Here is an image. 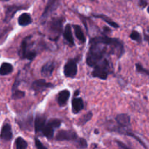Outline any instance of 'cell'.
Here are the masks:
<instances>
[{
  "mask_svg": "<svg viewBox=\"0 0 149 149\" xmlns=\"http://www.w3.org/2000/svg\"><path fill=\"white\" fill-rule=\"evenodd\" d=\"M124 53V44L118 38H111L106 35L95 36L90 40L86 63L87 65L93 68L107 56L115 55L119 59Z\"/></svg>",
  "mask_w": 149,
  "mask_h": 149,
  "instance_id": "1",
  "label": "cell"
},
{
  "mask_svg": "<svg viewBox=\"0 0 149 149\" xmlns=\"http://www.w3.org/2000/svg\"><path fill=\"white\" fill-rule=\"evenodd\" d=\"M32 36H26L20 43L19 49V56L23 60L32 61L36 57L37 52L32 49L33 42H31Z\"/></svg>",
  "mask_w": 149,
  "mask_h": 149,
  "instance_id": "2",
  "label": "cell"
},
{
  "mask_svg": "<svg viewBox=\"0 0 149 149\" xmlns=\"http://www.w3.org/2000/svg\"><path fill=\"white\" fill-rule=\"evenodd\" d=\"M64 18L63 17H53L48 24V38L49 40L56 42L61 36L63 31V23Z\"/></svg>",
  "mask_w": 149,
  "mask_h": 149,
  "instance_id": "3",
  "label": "cell"
},
{
  "mask_svg": "<svg viewBox=\"0 0 149 149\" xmlns=\"http://www.w3.org/2000/svg\"><path fill=\"white\" fill-rule=\"evenodd\" d=\"M111 66L110 62L107 58L103 59L101 62L97 63L93 67V71H92L91 75L94 78H99L100 79L106 80L108 76L110 74Z\"/></svg>",
  "mask_w": 149,
  "mask_h": 149,
  "instance_id": "4",
  "label": "cell"
},
{
  "mask_svg": "<svg viewBox=\"0 0 149 149\" xmlns=\"http://www.w3.org/2000/svg\"><path fill=\"white\" fill-rule=\"evenodd\" d=\"M117 127L114 128L113 130L117 131L119 133L126 134L128 131L130 130V116L127 113L118 114L115 118Z\"/></svg>",
  "mask_w": 149,
  "mask_h": 149,
  "instance_id": "5",
  "label": "cell"
},
{
  "mask_svg": "<svg viewBox=\"0 0 149 149\" xmlns=\"http://www.w3.org/2000/svg\"><path fill=\"white\" fill-rule=\"evenodd\" d=\"M62 121L59 119H51L49 121L46 122L45 127L42 130L41 132L45 137H46L48 140L52 139L54 136L55 130L60 127L61 125Z\"/></svg>",
  "mask_w": 149,
  "mask_h": 149,
  "instance_id": "6",
  "label": "cell"
},
{
  "mask_svg": "<svg viewBox=\"0 0 149 149\" xmlns=\"http://www.w3.org/2000/svg\"><path fill=\"white\" fill-rule=\"evenodd\" d=\"M61 1L62 0H48L45 9H44L42 16H41L40 21L42 24H44L46 22L48 17L58 8V7L61 5Z\"/></svg>",
  "mask_w": 149,
  "mask_h": 149,
  "instance_id": "7",
  "label": "cell"
},
{
  "mask_svg": "<svg viewBox=\"0 0 149 149\" xmlns=\"http://www.w3.org/2000/svg\"><path fill=\"white\" fill-rule=\"evenodd\" d=\"M78 138L77 132L72 130H62L58 131L55 136V141H76Z\"/></svg>",
  "mask_w": 149,
  "mask_h": 149,
  "instance_id": "8",
  "label": "cell"
},
{
  "mask_svg": "<svg viewBox=\"0 0 149 149\" xmlns=\"http://www.w3.org/2000/svg\"><path fill=\"white\" fill-rule=\"evenodd\" d=\"M78 71L77 68V62L75 59H69L66 63L63 68V73L65 77L68 78H74L76 77Z\"/></svg>",
  "mask_w": 149,
  "mask_h": 149,
  "instance_id": "9",
  "label": "cell"
},
{
  "mask_svg": "<svg viewBox=\"0 0 149 149\" xmlns=\"http://www.w3.org/2000/svg\"><path fill=\"white\" fill-rule=\"evenodd\" d=\"M54 87H55V85L53 84L47 82V81H45V79H37L33 81L31 86V89L36 94H38V93H42L47 89L53 88Z\"/></svg>",
  "mask_w": 149,
  "mask_h": 149,
  "instance_id": "10",
  "label": "cell"
},
{
  "mask_svg": "<svg viewBox=\"0 0 149 149\" xmlns=\"http://www.w3.org/2000/svg\"><path fill=\"white\" fill-rule=\"evenodd\" d=\"M26 7L23 5H18V4H13V5H8L4 7V21L5 23H8L12 20L15 13L20 10L26 9Z\"/></svg>",
  "mask_w": 149,
  "mask_h": 149,
  "instance_id": "11",
  "label": "cell"
},
{
  "mask_svg": "<svg viewBox=\"0 0 149 149\" xmlns=\"http://www.w3.org/2000/svg\"><path fill=\"white\" fill-rule=\"evenodd\" d=\"M19 84H20V79H19L18 74L15 80L13 87H12V99H13V100H19V99L23 98L26 95L25 92L18 89Z\"/></svg>",
  "mask_w": 149,
  "mask_h": 149,
  "instance_id": "12",
  "label": "cell"
},
{
  "mask_svg": "<svg viewBox=\"0 0 149 149\" xmlns=\"http://www.w3.org/2000/svg\"><path fill=\"white\" fill-rule=\"evenodd\" d=\"M13 138V130L10 124L4 123L1 127L0 139L4 141H10Z\"/></svg>",
  "mask_w": 149,
  "mask_h": 149,
  "instance_id": "13",
  "label": "cell"
},
{
  "mask_svg": "<svg viewBox=\"0 0 149 149\" xmlns=\"http://www.w3.org/2000/svg\"><path fill=\"white\" fill-rule=\"evenodd\" d=\"M47 122V117L45 114H40L38 113L36 115L34 120V130L35 133L38 134L40 133L42 130L45 127V124Z\"/></svg>",
  "mask_w": 149,
  "mask_h": 149,
  "instance_id": "14",
  "label": "cell"
},
{
  "mask_svg": "<svg viewBox=\"0 0 149 149\" xmlns=\"http://www.w3.org/2000/svg\"><path fill=\"white\" fill-rule=\"evenodd\" d=\"M55 68V63L53 61H49L44 64L41 68V74L43 77H49L52 76Z\"/></svg>",
  "mask_w": 149,
  "mask_h": 149,
  "instance_id": "15",
  "label": "cell"
},
{
  "mask_svg": "<svg viewBox=\"0 0 149 149\" xmlns=\"http://www.w3.org/2000/svg\"><path fill=\"white\" fill-rule=\"evenodd\" d=\"M17 122L20 129L23 130H31L33 126V117L30 116L25 119H21L19 120L17 119Z\"/></svg>",
  "mask_w": 149,
  "mask_h": 149,
  "instance_id": "16",
  "label": "cell"
},
{
  "mask_svg": "<svg viewBox=\"0 0 149 149\" xmlns=\"http://www.w3.org/2000/svg\"><path fill=\"white\" fill-rule=\"evenodd\" d=\"M71 93L68 90H61L58 95V97H57V101H58V105L60 106H64L67 104L68 99H69Z\"/></svg>",
  "mask_w": 149,
  "mask_h": 149,
  "instance_id": "17",
  "label": "cell"
},
{
  "mask_svg": "<svg viewBox=\"0 0 149 149\" xmlns=\"http://www.w3.org/2000/svg\"><path fill=\"white\" fill-rule=\"evenodd\" d=\"M71 106H72V112L74 114H77L81 110H83L84 107L83 100L80 97H74L71 101Z\"/></svg>",
  "mask_w": 149,
  "mask_h": 149,
  "instance_id": "18",
  "label": "cell"
},
{
  "mask_svg": "<svg viewBox=\"0 0 149 149\" xmlns=\"http://www.w3.org/2000/svg\"><path fill=\"white\" fill-rule=\"evenodd\" d=\"M63 38L66 42L68 43L69 47L74 46V40L72 34V30H71V26L70 24H67L65 26V29L63 31Z\"/></svg>",
  "mask_w": 149,
  "mask_h": 149,
  "instance_id": "19",
  "label": "cell"
},
{
  "mask_svg": "<svg viewBox=\"0 0 149 149\" xmlns=\"http://www.w3.org/2000/svg\"><path fill=\"white\" fill-rule=\"evenodd\" d=\"M32 22H33V20H32L31 16L29 13H22L17 19V23H18L19 26H22V27L29 26L31 23H32Z\"/></svg>",
  "mask_w": 149,
  "mask_h": 149,
  "instance_id": "20",
  "label": "cell"
},
{
  "mask_svg": "<svg viewBox=\"0 0 149 149\" xmlns=\"http://www.w3.org/2000/svg\"><path fill=\"white\" fill-rule=\"evenodd\" d=\"M93 17H96V18H99V19H101L103 20V21L106 22L107 24H109V26H111V27L115 28V29H119V26L118 23H116V22L113 21V20L109 17L108 16H106V15H103V14H93Z\"/></svg>",
  "mask_w": 149,
  "mask_h": 149,
  "instance_id": "21",
  "label": "cell"
},
{
  "mask_svg": "<svg viewBox=\"0 0 149 149\" xmlns=\"http://www.w3.org/2000/svg\"><path fill=\"white\" fill-rule=\"evenodd\" d=\"M13 71V66L9 63L4 62L0 66V75L5 76L11 74Z\"/></svg>",
  "mask_w": 149,
  "mask_h": 149,
  "instance_id": "22",
  "label": "cell"
},
{
  "mask_svg": "<svg viewBox=\"0 0 149 149\" xmlns=\"http://www.w3.org/2000/svg\"><path fill=\"white\" fill-rule=\"evenodd\" d=\"M74 33H75L76 36H77V39L81 43H84L86 41L85 36L84 34V32H83L82 29H81V27L79 25H74Z\"/></svg>",
  "mask_w": 149,
  "mask_h": 149,
  "instance_id": "23",
  "label": "cell"
},
{
  "mask_svg": "<svg viewBox=\"0 0 149 149\" xmlns=\"http://www.w3.org/2000/svg\"><path fill=\"white\" fill-rule=\"evenodd\" d=\"M92 117H93V113H92V111L87 112L86 114L83 115L82 116H81L79 119L78 122H77V125H79V126H83V125L87 124L88 122H90L91 120Z\"/></svg>",
  "mask_w": 149,
  "mask_h": 149,
  "instance_id": "24",
  "label": "cell"
},
{
  "mask_svg": "<svg viewBox=\"0 0 149 149\" xmlns=\"http://www.w3.org/2000/svg\"><path fill=\"white\" fill-rule=\"evenodd\" d=\"M15 148L25 149L28 147V143L22 137H17L15 141Z\"/></svg>",
  "mask_w": 149,
  "mask_h": 149,
  "instance_id": "25",
  "label": "cell"
},
{
  "mask_svg": "<svg viewBox=\"0 0 149 149\" xmlns=\"http://www.w3.org/2000/svg\"><path fill=\"white\" fill-rule=\"evenodd\" d=\"M130 38L132 40L135 41V42H138V43L139 44H141L143 42L142 36H141V33H140L139 32L135 30L132 31L130 35Z\"/></svg>",
  "mask_w": 149,
  "mask_h": 149,
  "instance_id": "26",
  "label": "cell"
},
{
  "mask_svg": "<svg viewBox=\"0 0 149 149\" xmlns=\"http://www.w3.org/2000/svg\"><path fill=\"white\" fill-rule=\"evenodd\" d=\"M77 147L79 148H87L88 147L87 142L84 138H77Z\"/></svg>",
  "mask_w": 149,
  "mask_h": 149,
  "instance_id": "27",
  "label": "cell"
},
{
  "mask_svg": "<svg viewBox=\"0 0 149 149\" xmlns=\"http://www.w3.org/2000/svg\"><path fill=\"white\" fill-rule=\"evenodd\" d=\"M135 67H136V71L139 74H145L146 76H149V71L148 69L143 68L142 65L140 63H136L135 64Z\"/></svg>",
  "mask_w": 149,
  "mask_h": 149,
  "instance_id": "28",
  "label": "cell"
},
{
  "mask_svg": "<svg viewBox=\"0 0 149 149\" xmlns=\"http://www.w3.org/2000/svg\"><path fill=\"white\" fill-rule=\"evenodd\" d=\"M34 141H35V146H36V147L38 149H47V147L45 146L42 143V142H41L38 138H35Z\"/></svg>",
  "mask_w": 149,
  "mask_h": 149,
  "instance_id": "29",
  "label": "cell"
},
{
  "mask_svg": "<svg viewBox=\"0 0 149 149\" xmlns=\"http://www.w3.org/2000/svg\"><path fill=\"white\" fill-rule=\"evenodd\" d=\"M148 0H139V1H138V6H139L141 9L146 8V7L148 6Z\"/></svg>",
  "mask_w": 149,
  "mask_h": 149,
  "instance_id": "30",
  "label": "cell"
},
{
  "mask_svg": "<svg viewBox=\"0 0 149 149\" xmlns=\"http://www.w3.org/2000/svg\"><path fill=\"white\" fill-rule=\"evenodd\" d=\"M116 144H117V145L119 146V147H120V148H130L129 147L127 146L126 145H125V144H124L122 142H121V141H116Z\"/></svg>",
  "mask_w": 149,
  "mask_h": 149,
  "instance_id": "31",
  "label": "cell"
},
{
  "mask_svg": "<svg viewBox=\"0 0 149 149\" xmlns=\"http://www.w3.org/2000/svg\"><path fill=\"white\" fill-rule=\"evenodd\" d=\"M80 93V92H79V90H76V92H75V93H74V97H77V95H78Z\"/></svg>",
  "mask_w": 149,
  "mask_h": 149,
  "instance_id": "32",
  "label": "cell"
},
{
  "mask_svg": "<svg viewBox=\"0 0 149 149\" xmlns=\"http://www.w3.org/2000/svg\"><path fill=\"white\" fill-rule=\"evenodd\" d=\"M103 30H104V31H107V32H111L110 29H109V28L106 27V26H105V27L103 28Z\"/></svg>",
  "mask_w": 149,
  "mask_h": 149,
  "instance_id": "33",
  "label": "cell"
},
{
  "mask_svg": "<svg viewBox=\"0 0 149 149\" xmlns=\"http://www.w3.org/2000/svg\"><path fill=\"white\" fill-rule=\"evenodd\" d=\"M95 133H98V130H95Z\"/></svg>",
  "mask_w": 149,
  "mask_h": 149,
  "instance_id": "34",
  "label": "cell"
},
{
  "mask_svg": "<svg viewBox=\"0 0 149 149\" xmlns=\"http://www.w3.org/2000/svg\"><path fill=\"white\" fill-rule=\"evenodd\" d=\"M0 1H8L10 0H0Z\"/></svg>",
  "mask_w": 149,
  "mask_h": 149,
  "instance_id": "35",
  "label": "cell"
},
{
  "mask_svg": "<svg viewBox=\"0 0 149 149\" xmlns=\"http://www.w3.org/2000/svg\"><path fill=\"white\" fill-rule=\"evenodd\" d=\"M91 1H94V0H91Z\"/></svg>",
  "mask_w": 149,
  "mask_h": 149,
  "instance_id": "36",
  "label": "cell"
}]
</instances>
